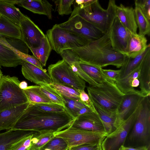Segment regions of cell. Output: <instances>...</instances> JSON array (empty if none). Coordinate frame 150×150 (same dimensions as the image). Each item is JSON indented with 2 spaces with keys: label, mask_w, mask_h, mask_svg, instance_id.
<instances>
[{
  "label": "cell",
  "mask_w": 150,
  "mask_h": 150,
  "mask_svg": "<svg viewBox=\"0 0 150 150\" xmlns=\"http://www.w3.org/2000/svg\"><path fill=\"white\" fill-rule=\"evenodd\" d=\"M74 119L65 109L51 112L30 104L13 128L40 133H54L69 127Z\"/></svg>",
  "instance_id": "obj_1"
},
{
  "label": "cell",
  "mask_w": 150,
  "mask_h": 150,
  "mask_svg": "<svg viewBox=\"0 0 150 150\" xmlns=\"http://www.w3.org/2000/svg\"><path fill=\"white\" fill-rule=\"evenodd\" d=\"M110 28L100 38L72 50L81 61L87 63L101 68L110 65L121 68L127 56L112 47L110 38Z\"/></svg>",
  "instance_id": "obj_2"
},
{
  "label": "cell",
  "mask_w": 150,
  "mask_h": 150,
  "mask_svg": "<svg viewBox=\"0 0 150 150\" xmlns=\"http://www.w3.org/2000/svg\"><path fill=\"white\" fill-rule=\"evenodd\" d=\"M124 146L134 147H150V96L145 97L142 100L140 112Z\"/></svg>",
  "instance_id": "obj_3"
},
{
  "label": "cell",
  "mask_w": 150,
  "mask_h": 150,
  "mask_svg": "<svg viewBox=\"0 0 150 150\" xmlns=\"http://www.w3.org/2000/svg\"><path fill=\"white\" fill-rule=\"evenodd\" d=\"M117 6L115 1L110 0L105 9L98 0H94L87 6L78 10L75 15H79L105 34L111 28L116 16Z\"/></svg>",
  "instance_id": "obj_4"
},
{
  "label": "cell",
  "mask_w": 150,
  "mask_h": 150,
  "mask_svg": "<svg viewBox=\"0 0 150 150\" xmlns=\"http://www.w3.org/2000/svg\"><path fill=\"white\" fill-rule=\"evenodd\" d=\"M88 95L92 103L111 112H116L124 96L115 81L107 79L98 86L87 87Z\"/></svg>",
  "instance_id": "obj_5"
},
{
  "label": "cell",
  "mask_w": 150,
  "mask_h": 150,
  "mask_svg": "<svg viewBox=\"0 0 150 150\" xmlns=\"http://www.w3.org/2000/svg\"><path fill=\"white\" fill-rule=\"evenodd\" d=\"M20 83L15 76L3 75L0 79V112L29 102Z\"/></svg>",
  "instance_id": "obj_6"
},
{
  "label": "cell",
  "mask_w": 150,
  "mask_h": 150,
  "mask_svg": "<svg viewBox=\"0 0 150 150\" xmlns=\"http://www.w3.org/2000/svg\"><path fill=\"white\" fill-rule=\"evenodd\" d=\"M46 35L52 49L59 54L64 50L81 47L90 42L83 36L59 27L57 24L47 30Z\"/></svg>",
  "instance_id": "obj_7"
},
{
  "label": "cell",
  "mask_w": 150,
  "mask_h": 150,
  "mask_svg": "<svg viewBox=\"0 0 150 150\" xmlns=\"http://www.w3.org/2000/svg\"><path fill=\"white\" fill-rule=\"evenodd\" d=\"M47 71L52 82L69 86L80 92L86 87V81L74 73L63 59L49 65Z\"/></svg>",
  "instance_id": "obj_8"
},
{
  "label": "cell",
  "mask_w": 150,
  "mask_h": 150,
  "mask_svg": "<svg viewBox=\"0 0 150 150\" xmlns=\"http://www.w3.org/2000/svg\"><path fill=\"white\" fill-rule=\"evenodd\" d=\"M107 135L105 132H93L78 129L70 126L54 133L55 136L63 139L68 148L86 144H101Z\"/></svg>",
  "instance_id": "obj_9"
},
{
  "label": "cell",
  "mask_w": 150,
  "mask_h": 150,
  "mask_svg": "<svg viewBox=\"0 0 150 150\" xmlns=\"http://www.w3.org/2000/svg\"><path fill=\"white\" fill-rule=\"evenodd\" d=\"M142 102L129 118L105 137L101 144L102 150H119L121 146L124 145L126 139L140 112Z\"/></svg>",
  "instance_id": "obj_10"
},
{
  "label": "cell",
  "mask_w": 150,
  "mask_h": 150,
  "mask_svg": "<svg viewBox=\"0 0 150 150\" xmlns=\"http://www.w3.org/2000/svg\"><path fill=\"white\" fill-rule=\"evenodd\" d=\"M58 25L68 31L83 36L90 41L100 38L104 34L78 14Z\"/></svg>",
  "instance_id": "obj_11"
},
{
  "label": "cell",
  "mask_w": 150,
  "mask_h": 150,
  "mask_svg": "<svg viewBox=\"0 0 150 150\" xmlns=\"http://www.w3.org/2000/svg\"><path fill=\"white\" fill-rule=\"evenodd\" d=\"M144 97L138 90L124 95L116 111V129L133 113Z\"/></svg>",
  "instance_id": "obj_12"
},
{
  "label": "cell",
  "mask_w": 150,
  "mask_h": 150,
  "mask_svg": "<svg viewBox=\"0 0 150 150\" xmlns=\"http://www.w3.org/2000/svg\"><path fill=\"white\" fill-rule=\"evenodd\" d=\"M132 34L123 26L116 16L110 32V38L113 49L127 55Z\"/></svg>",
  "instance_id": "obj_13"
},
{
  "label": "cell",
  "mask_w": 150,
  "mask_h": 150,
  "mask_svg": "<svg viewBox=\"0 0 150 150\" xmlns=\"http://www.w3.org/2000/svg\"><path fill=\"white\" fill-rule=\"evenodd\" d=\"M19 27L22 41L29 48L38 47L42 38L45 35L27 16L22 13Z\"/></svg>",
  "instance_id": "obj_14"
},
{
  "label": "cell",
  "mask_w": 150,
  "mask_h": 150,
  "mask_svg": "<svg viewBox=\"0 0 150 150\" xmlns=\"http://www.w3.org/2000/svg\"><path fill=\"white\" fill-rule=\"evenodd\" d=\"M70 126L80 129L106 133L103 122L96 112H90L78 116Z\"/></svg>",
  "instance_id": "obj_15"
},
{
  "label": "cell",
  "mask_w": 150,
  "mask_h": 150,
  "mask_svg": "<svg viewBox=\"0 0 150 150\" xmlns=\"http://www.w3.org/2000/svg\"><path fill=\"white\" fill-rule=\"evenodd\" d=\"M21 65L22 74L28 80L40 86L52 83V80L46 69H42L23 60Z\"/></svg>",
  "instance_id": "obj_16"
},
{
  "label": "cell",
  "mask_w": 150,
  "mask_h": 150,
  "mask_svg": "<svg viewBox=\"0 0 150 150\" xmlns=\"http://www.w3.org/2000/svg\"><path fill=\"white\" fill-rule=\"evenodd\" d=\"M30 104L28 102L0 112V131L12 129Z\"/></svg>",
  "instance_id": "obj_17"
},
{
  "label": "cell",
  "mask_w": 150,
  "mask_h": 150,
  "mask_svg": "<svg viewBox=\"0 0 150 150\" xmlns=\"http://www.w3.org/2000/svg\"><path fill=\"white\" fill-rule=\"evenodd\" d=\"M59 54L71 70L85 81L88 82L90 86H98L100 85L92 79L81 69L79 64L81 59L75 52L72 50H66Z\"/></svg>",
  "instance_id": "obj_18"
},
{
  "label": "cell",
  "mask_w": 150,
  "mask_h": 150,
  "mask_svg": "<svg viewBox=\"0 0 150 150\" xmlns=\"http://www.w3.org/2000/svg\"><path fill=\"white\" fill-rule=\"evenodd\" d=\"M116 16L123 26L132 34H137L138 28L134 10L132 7L125 6L120 4L117 6Z\"/></svg>",
  "instance_id": "obj_19"
},
{
  "label": "cell",
  "mask_w": 150,
  "mask_h": 150,
  "mask_svg": "<svg viewBox=\"0 0 150 150\" xmlns=\"http://www.w3.org/2000/svg\"><path fill=\"white\" fill-rule=\"evenodd\" d=\"M138 79L140 91L144 97L150 95V51L146 55L140 65Z\"/></svg>",
  "instance_id": "obj_20"
},
{
  "label": "cell",
  "mask_w": 150,
  "mask_h": 150,
  "mask_svg": "<svg viewBox=\"0 0 150 150\" xmlns=\"http://www.w3.org/2000/svg\"><path fill=\"white\" fill-rule=\"evenodd\" d=\"M17 5L34 13L45 15L49 19H52L53 6L46 0H20Z\"/></svg>",
  "instance_id": "obj_21"
},
{
  "label": "cell",
  "mask_w": 150,
  "mask_h": 150,
  "mask_svg": "<svg viewBox=\"0 0 150 150\" xmlns=\"http://www.w3.org/2000/svg\"><path fill=\"white\" fill-rule=\"evenodd\" d=\"M34 132L11 129L0 133V150H8L14 144Z\"/></svg>",
  "instance_id": "obj_22"
},
{
  "label": "cell",
  "mask_w": 150,
  "mask_h": 150,
  "mask_svg": "<svg viewBox=\"0 0 150 150\" xmlns=\"http://www.w3.org/2000/svg\"><path fill=\"white\" fill-rule=\"evenodd\" d=\"M149 51H150L149 44L144 52L135 57L132 58L126 56L123 64L120 69V74L117 80L124 78L138 68Z\"/></svg>",
  "instance_id": "obj_23"
},
{
  "label": "cell",
  "mask_w": 150,
  "mask_h": 150,
  "mask_svg": "<svg viewBox=\"0 0 150 150\" xmlns=\"http://www.w3.org/2000/svg\"><path fill=\"white\" fill-rule=\"evenodd\" d=\"M22 14L11 0H0V14L19 26Z\"/></svg>",
  "instance_id": "obj_24"
},
{
  "label": "cell",
  "mask_w": 150,
  "mask_h": 150,
  "mask_svg": "<svg viewBox=\"0 0 150 150\" xmlns=\"http://www.w3.org/2000/svg\"><path fill=\"white\" fill-rule=\"evenodd\" d=\"M0 34L6 38L22 40L20 27L1 15L0 16Z\"/></svg>",
  "instance_id": "obj_25"
},
{
  "label": "cell",
  "mask_w": 150,
  "mask_h": 150,
  "mask_svg": "<svg viewBox=\"0 0 150 150\" xmlns=\"http://www.w3.org/2000/svg\"><path fill=\"white\" fill-rule=\"evenodd\" d=\"M147 40L144 36L138 34H132L130 40L128 52L127 56L134 58L144 52L148 46Z\"/></svg>",
  "instance_id": "obj_26"
},
{
  "label": "cell",
  "mask_w": 150,
  "mask_h": 150,
  "mask_svg": "<svg viewBox=\"0 0 150 150\" xmlns=\"http://www.w3.org/2000/svg\"><path fill=\"white\" fill-rule=\"evenodd\" d=\"M17 54L8 47L0 44V65L15 67L22 62Z\"/></svg>",
  "instance_id": "obj_27"
},
{
  "label": "cell",
  "mask_w": 150,
  "mask_h": 150,
  "mask_svg": "<svg viewBox=\"0 0 150 150\" xmlns=\"http://www.w3.org/2000/svg\"><path fill=\"white\" fill-rule=\"evenodd\" d=\"M23 90L30 104L53 103L42 91L40 86H28Z\"/></svg>",
  "instance_id": "obj_28"
},
{
  "label": "cell",
  "mask_w": 150,
  "mask_h": 150,
  "mask_svg": "<svg viewBox=\"0 0 150 150\" xmlns=\"http://www.w3.org/2000/svg\"><path fill=\"white\" fill-rule=\"evenodd\" d=\"M92 103L103 122L106 133L107 135L109 134L116 129L114 124L116 118V111L109 112L96 104L94 103Z\"/></svg>",
  "instance_id": "obj_29"
},
{
  "label": "cell",
  "mask_w": 150,
  "mask_h": 150,
  "mask_svg": "<svg viewBox=\"0 0 150 150\" xmlns=\"http://www.w3.org/2000/svg\"><path fill=\"white\" fill-rule=\"evenodd\" d=\"M29 49L32 53L33 55L40 62L42 67L45 66L52 49L46 35L41 39L40 45L38 47Z\"/></svg>",
  "instance_id": "obj_30"
},
{
  "label": "cell",
  "mask_w": 150,
  "mask_h": 150,
  "mask_svg": "<svg viewBox=\"0 0 150 150\" xmlns=\"http://www.w3.org/2000/svg\"><path fill=\"white\" fill-rule=\"evenodd\" d=\"M79 65L83 70L92 79L101 84L108 79L103 74L102 68L84 62L81 60Z\"/></svg>",
  "instance_id": "obj_31"
},
{
  "label": "cell",
  "mask_w": 150,
  "mask_h": 150,
  "mask_svg": "<svg viewBox=\"0 0 150 150\" xmlns=\"http://www.w3.org/2000/svg\"><path fill=\"white\" fill-rule=\"evenodd\" d=\"M139 67L126 77L115 81L118 88L124 95L137 90L132 87V83L134 79L138 77Z\"/></svg>",
  "instance_id": "obj_32"
},
{
  "label": "cell",
  "mask_w": 150,
  "mask_h": 150,
  "mask_svg": "<svg viewBox=\"0 0 150 150\" xmlns=\"http://www.w3.org/2000/svg\"><path fill=\"white\" fill-rule=\"evenodd\" d=\"M134 8L135 20L139 29L138 35L145 36L150 35V21L142 12L139 6L135 4Z\"/></svg>",
  "instance_id": "obj_33"
},
{
  "label": "cell",
  "mask_w": 150,
  "mask_h": 150,
  "mask_svg": "<svg viewBox=\"0 0 150 150\" xmlns=\"http://www.w3.org/2000/svg\"><path fill=\"white\" fill-rule=\"evenodd\" d=\"M54 136V133H34L29 150H40Z\"/></svg>",
  "instance_id": "obj_34"
},
{
  "label": "cell",
  "mask_w": 150,
  "mask_h": 150,
  "mask_svg": "<svg viewBox=\"0 0 150 150\" xmlns=\"http://www.w3.org/2000/svg\"><path fill=\"white\" fill-rule=\"evenodd\" d=\"M52 84L40 86L41 90L53 103L61 105L64 107L66 102L63 96Z\"/></svg>",
  "instance_id": "obj_35"
},
{
  "label": "cell",
  "mask_w": 150,
  "mask_h": 150,
  "mask_svg": "<svg viewBox=\"0 0 150 150\" xmlns=\"http://www.w3.org/2000/svg\"><path fill=\"white\" fill-rule=\"evenodd\" d=\"M52 84L63 96L81 102L79 97L80 92L76 89L69 86L55 82H52Z\"/></svg>",
  "instance_id": "obj_36"
},
{
  "label": "cell",
  "mask_w": 150,
  "mask_h": 150,
  "mask_svg": "<svg viewBox=\"0 0 150 150\" xmlns=\"http://www.w3.org/2000/svg\"><path fill=\"white\" fill-rule=\"evenodd\" d=\"M66 103L65 109L75 119L79 110L85 105L81 103L63 96Z\"/></svg>",
  "instance_id": "obj_37"
},
{
  "label": "cell",
  "mask_w": 150,
  "mask_h": 150,
  "mask_svg": "<svg viewBox=\"0 0 150 150\" xmlns=\"http://www.w3.org/2000/svg\"><path fill=\"white\" fill-rule=\"evenodd\" d=\"M49 150H67L69 148L67 144L62 138L54 136L41 149Z\"/></svg>",
  "instance_id": "obj_38"
},
{
  "label": "cell",
  "mask_w": 150,
  "mask_h": 150,
  "mask_svg": "<svg viewBox=\"0 0 150 150\" xmlns=\"http://www.w3.org/2000/svg\"><path fill=\"white\" fill-rule=\"evenodd\" d=\"M56 5L57 11L59 15L63 16L71 13V6L74 2V0H57L53 1Z\"/></svg>",
  "instance_id": "obj_39"
},
{
  "label": "cell",
  "mask_w": 150,
  "mask_h": 150,
  "mask_svg": "<svg viewBox=\"0 0 150 150\" xmlns=\"http://www.w3.org/2000/svg\"><path fill=\"white\" fill-rule=\"evenodd\" d=\"M8 47L17 54L22 60L32 64L39 68L43 69V67L39 61L34 55L23 53L16 49L11 45Z\"/></svg>",
  "instance_id": "obj_40"
},
{
  "label": "cell",
  "mask_w": 150,
  "mask_h": 150,
  "mask_svg": "<svg viewBox=\"0 0 150 150\" xmlns=\"http://www.w3.org/2000/svg\"><path fill=\"white\" fill-rule=\"evenodd\" d=\"M33 133L15 144L8 150H29L31 139Z\"/></svg>",
  "instance_id": "obj_41"
},
{
  "label": "cell",
  "mask_w": 150,
  "mask_h": 150,
  "mask_svg": "<svg viewBox=\"0 0 150 150\" xmlns=\"http://www.w3.org/2000/svg\"><path fill=\"white\" fill-rule=\"evenodd\" d=\"M42 110L51 112H60L65 110L64 106L58 104L52 103H42L34 105Z\"/></svg>",
  "instance_id": "obj_42"
},
{
  "label": "cell",
  "mask_w": 150,
  "mask_h": 150,
  "mask_svg": "<svg viewBox=\"0 0 150 150\" xmlns=\"http://www.w3.org/2000/svg\"><path fill=\"white\" fill-rule=\"evenodd\" d=\"M135 4L140 7L142 12L149 20L150 21V0H136Z\"/></svg>",
  "instance_id": "obj_43"
},
{
  "label": "cell",
  "mask_w": 150,
  "mask_h": 150,
  "mask_svg": "<svg viewBox=\"0 0 150 150\" xmlns=\"http://www.w3.org/2000/svg\"><path fill=\"white\" fill-rule=\"evenodd\" d=\"M94 0H74V8L71 14L70 17L74 16L76 12L79 10L84 8L87 6L91 3Z\"/></svg>",
  "instance_id": "obj_44"
},
{
  "label": "cell",
  "mask_w": 150,
  "mask_h": 150,
  "mask_svg": "<svg viewBox=\"0 0 150 150\" xmlns=\"http://www.w3.org/2000/svg\"><path fill=\"white\" fill-rule=\"evenodd\" d=\"M69 150H102L101 145L98 144H86L70 148Z\"/></svg>",
  "instance_id": "obj_45"
},
{
  "label": "cell",
  "mask_w": 150,
  "mask_h": 150,
  "mask_svg": "<svg viewBox=\"0 0 150 150\" xmlns=\"http://www.w3.org/2000/svg\"><path fill=\"white\" fill-rule=\"evenodd\" d=\"M79 97L81 103L90 108L93 111L96 112L88 95L84 90L80 92Z\"/></svg>",
  "instance_id": "obj_46"
},
{
  "label": "cell",
  "mask_w": 150,
  "mask_h": 150,
  "mask_svg": "<svg viewBox=\"0 0 150 150\" xmlns=\"http://www.w3.org/2000/svg\"><path fill=\"white\" fill-rule=\"evenodd\" d=\"M102 70L104 75L108 79L114 81L117 79L120 71V69L115 70L102 69Z\"/></svg>",
  "instance_id": "obj_47"
},
{
  "label": "cell",
  "mask_w": 150,
  "mask_h": 150,
  "mask_svg": "<svg viewBox=\"0 0 150 150\" xmlns=\"http://www.w3.org/2000/svg\"><path fill=\"white\" fill-rule=\"evenodd\" d=\"M150 147H147L146 146L134 147L122 145L120 147L119 150H148Z\"/></svg>",
  "instance_id": "obj_48"
},
{
  "label": "cell",
  "mask_w": 150,
  "mask_h": 150,
  "mask_svg": "<svg viewBox=\"0 0 150 150\" xmlns=\"http://www.w3.org/2000/svg\"><path fill=\"white\" fill-rule=\"evenodd\" d=\"M92 112L93 111L90 108L87 106H85L80 109L78 112L77 113V116L84 114Z\"/></svg>",
  "instance_id": "obj_49"
},
{
  "label": "cell",
  "mask_w": 150,
  "mask_h": 150,
  "mask_svg": "<svg viewBox=\"0 0 150 150\" xmlns=\"http://www.w3.org/2000/svg\"><path fill=\"white\" fill-rule=\"evenodd\" d=\"M139 85V82L138 78L134 79L132 82V86L134 88L138 86Z\"/></svg>",
  "instance_id": "obj_50"
},
{
  "label": "cell",
  "mask_w": 150,
  "mask_h": 150,
  "mask_svg": "<svg viewBox=\"0 0 150 150\" xmlns=\"http://www.w3.org/2000/svg\"><path fill=\"white\" fill-rule=\"evenodd\" d=\"M19 86L20 88L23 90L25 88L28 86L27 83L25 81L20 82Z\"/></svg>",
  "instance_id": "obj_51"
},
{
  "label": "cell",
  "mask_w": 150,
  "mask_h": 150,
  "mask_svg": "<svg viewBox=\"0 0 150 150\" xmlns=\"http://www.w3.org/2000/svg\"><path fill=\"white\" fill-rule=\"evenodd\" d=\"M1 66L0 65V79L3 75L2 74V73L1 71Z\"/></svg>",
  "instance_id": "obj_52"
},
{
  "label": "cell",
  "mask_w": 150,
  "mask_h": 150,
  "mask_svg": "<svg viewBox=\"0 0 150 150\" xmlns=\"http://www.w3.org/2000/svg\"><path fill=\"white\" fill-rule=\"evenodd\" d=\"M0 37H4V38H5L4 36L3 35H1V34H0Z\"/></svg>",
  "instance_id": "obj_53"
},
{
  "label": "cell",
  "mask_w": 150,
  "mask_h": 150,
  "mask_svg": "<svg viewBox=\"0 0 150 150\" xmlns=\"http://www.w3.org/2000/svg\"><path fill=\"white\" fill-rule=\"evenodd\" d=\"M69 150V149L68 150Z\"/></svg>",
  "instance_id": "obj_54"
},
{
  "label": "cell",
  "mask_w": 150,
  "mask_h": 150,
  "mask_svg": "<svg viewBox=\"0 0 150 150\" xmlns=\"http://www.w3.org/2000/svg\"><path fill=\"white\" fill-rule=\"evenodd\" d=\"M1 16V15L0 14V16Z\"/></svg>",
  "instance_id": "obj_55"
}]
</instances>
